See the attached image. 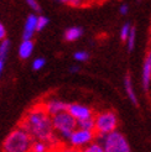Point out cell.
Listing matches in <instances>:
<instances>
[{"instance_id": "obj_13", "label": "cell", "mask_w": 151, "mask_h": 152, "mask_svg": "<svg viewBox=\"0 0 151 152\" xmlns=\"http://www.w3.org/2000/svg\"><path fill=\"white\" fill-rule=\"evenodd\" d=\"M56 147L50 145L48 142L45 141H34L32 147L30 152H56Z\"/></svg>"}, {"instance_id": "obj_10", "label": "cell", "mask_w": 151, "mask_h": 152, "mask_svg": "<svg viewBox=\"0 0 151 152\" xmlns=\"http://www.w3.org/2000/svg\"><path fill=\"white\" fill-rule=\"evenodd\" d=\"M124 89H125V93H126L128 98L130 99V102L134 105H138V96H136V93H135V89H134L133 82H131V78L129 74H126L124 78Z\"/></svg>"}, {"instance_id": "obj_23", "label": "cell", "mask_w": 151, "mask_h": 152, "mask_svg": "<svg viewBox=\"0 0 151 152\" xmlns=\"http://www.w3.org/2000/svg\"><path fill=\"white\" fill-rule=\"evenodd\" d=\"M48 25V19L46 16H39V20H37V31H42Z\"/></svg>"}, {"instance_id": "obj_26", "label": "cell", "mask_w": 151, "mask_h": 152, "mask_svg": "<svg viewBox=\"0 0 151 152\" xmlns=\"http://www.w3.org/2000/svg\"><path fill=\"white\" fill-rule=\"evenodd\" d=\"M144 63L147 64V66L150 67V69H151V48H150L149 52L146 53V57H145V59H144Z\"/></svg>"}, {"instance_id": "obj_16", "label": "cell", "mask_w": 151, "mask_h": 152, "mask_svg": "<svg viewBox=\"0 0 151 152\" xmlns=\"http://www.w3.org/2000/svg\"><path fill=\"white\" fill-rule=\"evenodd\" d=\"M82 151L83 152H105L103 145L98 141H93L92 143H89V145L86 146L84 148H82Z\"/></svg>"}, {"instance_id": "obj_3", "label": "cell", "mask_w": 151, "mask_h": 152, "mask_svg": "<svg viewBox=\"0 0 151 152\" xmlns=\"http://www.w3.org/2000/svg\"><path fill=\"white\" fill-rule=\"evenodd\" d=\"M95 141L102 143L105 152H131L126 137L118 130L104 136L97 135Z\"/></svg>"}, {"instance_id": "obj_4", "label": "cell", "mask_w": 151, "mask_h": 152, "mask_svg": "<svg viewBox=\"0 0 151 152\" xmlns=\"http://www.w3.org/2000/svg\"><path fill=\"white\" fill-rule=\"evenodd\" d=\"M52 124H54L56 135L61 136L62 139H65L67 141L71 137L72 132L78 127L77 120H76L68 111L59 113L57 115L52 116Z\"/></svg>"}, {"instance_id": "obj_14", "label": "cell", "mask_w": 151, "mask_h": 152, "mask_svg": "<svg viewBox=\"0 0 151 152\" xmlns=\"http://www.w3.org/2000/svg\"><path fill=\"white\" fill-rule=\"evenodd\" d=\"M82 35H83V30L81 27L73 26V27H70V28L66 30L65 39H66V41H68V42H73L76 40H78Z\"/></svg>"}, {"instance_id": "obj_6", "label": "cell", "mask_w": 151, "mask_h": 152, "mask_svg": "<svg viewBox=\"0 0 151 152\" xmlns=\"http://www.w3.org/2000/svg\"><path fill=\"white\" fill-rule=\"evenodd\" d=\"M97 134L95 131H89V130H83V129L77 127L72 132L71 137L68 139V145L77 147V148H84L89 143L95 141Z\"/></svg>"}, {"instance_id": "obj_27", "label": "cell", "mask_w": 151, "mask_h": 152, "mask_svg": "<svg viewBox=\"0 0 151 152\" xmlns=\"http://www.w3.org/2000/svg\"><path fill=\"white\" fill-rule=\"evenodd\" d=\"M5 35H6V30H5L4 25L0 22V41H4L5 40Z\"/></svg>"}, {"instance_id": "obj_31", "label": "cell", "mask_w": 151, "mask_h": 152, "mask_svg": "<svg viewBox=\"0 0 151 152\" xmlns=\"http://www.w3.org/2000/svg\"><path fill=\"white\" fill-rule=\"evenodd\" d=\"M87 1L90 4V3H93V1H99V0H87Z\"/></svg>"}, {"instance_id": "obj_35", "label": "cell", "mask_w": 151, "mask_h": 152, "mask_svg": "<svg viewBox=\"0 0 151 152\" xmlns=\"http://www.w3.org/2000/svg\"><path fill=\"white\" fill-rule=\"evenodd\" d=\"M0 152H1V151H0Z\"/></svg>"}, {"instance_id": "obj_33", "label": "cell", "mask_w": 151, "mask_h": 152, "mask_svg": "<svg viewBox=\"0 0 151 152\" xmlns=\"http://www.w3.org/2000/svg\"><path fill=\"white\" fill-rule=\"evenodd\" d=\"M138 1H141V0H138Z\"/></svg>"}, {"instance_id": "obj_11", "label": "cell", "mask_w": 151, "mask_h": 152, "mask_svg": "<svg viewBox=\"0 0 151 152\" xmlns=\"http://www.w3.org/2000/svg\"><path fill=\"white\" fill-rule=\"evenodd\" d=\"M34 52V42L31 40H22L19 46V56L22 59H26Z\"/></svg>"}, {"instance_id": "obj_20", "label": "cell", "mask_w": 151, "mask_h": 152, "mask_svg": "<svg viewBox=\"0 0 151 152\" xmlns=\"http://www.w3.org/2000/svg\"><path fill=\"white\" fill-rule=\"evenodd\" d=\"M73 58L77 61V62H86L89 58V53L87 51H77V52H74Z\"/></svg>"}, {"instance_id": "obj_12", "label": "cell", "mask_w": 151, "mask_h": 152, "mask_svg": "<svg viewBox=\"0 0 151 152\" xmlns=\"http://www.w3.org/2000/svg\"><path fill=\"white\" fill-rule=\"evenodd\" d=\"M141 84L144 90H150L151 88V69L147 64H142V71H141Z\"/></svg>"}, {"instance_id": "obj_21", "label": "cell", "mask_w": 151, "mask_h": 152, "mask_svg": "<svg viewBox=\"0 0 151 152\" xmlns=\"http://www.w3.org/2000/svg\"><path fill=\"white\" fill-rule=\"evenodd\" d=\"M56 152H83L82 148H77V147H73V146H70V145H62L59 146Z\"/></svg>"}, {"instance_id": "obj_32", "label": "cell", "mask_w": 151, "mask_h": 152, "mask_svg": "<svg viewBox=\"0 0 151 152\" xmlns=\"http://www.w3.org/2000/svg\"><path fill=\"white\" fill-rule=\"evenodd\" d=\"M150 48H151V37H150Z\"/></svg>"}, {"instance_id": "obj_2", "label": "cell", "mask_w": 151, "mask_h": 152, "mask_svg": "<svg viewBox=\"0 0 151 152\" xmlns=\"http://www.w3.org/2000/svg\"><path fill=\"white\" fill-rule=\"evenodd\" d=\"M34 139L24 129L18 126L4 139L1 143V152H30L34 143Z\"/></svg>"}, {"instance_id": "obj_28", "label": "cell", "mask_w": 151, "mask_h": 152, "mask_svg": "<svg viewBox=\"0 0 151 152\" xmlns=\"http://www.w3.org/2000/svg\"><path fill=\"white\" fill-rule=\"evenodd\" d=\"M79 71V67L78 66H72L71 68H70V72L71 73H76V72H78Z\"/></svg>"}, {"instance_id": "obj_9", "label": "cell", "mask_w": 151, "mask_h": 152, "mask_svg": "<svg viewBox=\"0 0 151 152\" xmlns=\"http://www.w3.org/2000/svg\"><path fill=\"white\" fill-rule=\"evenodd\" d=\"M37 20H39V16H36V15H29L27 16L24 26V34H22L24 40H31L34 34L37 32Z\"/></svg>"}, {"instance_id": "obj_18", "label": "cell", "mask_w": 151, "mask_h": 152, "mask_svg": "<svg viewBox=\"0 0 151 152\" xmlns=\"http://www.w3.org/2000/svg\"><path fill=\"white\" fill-rule=\"evenodd\" d=\"M9 50H10V41L4 40V41L0 42V59H4L5 61Z\"/></svg>"}, {"instance_id": "obj_29", "label": "cell", "mask_w": 151, "mask_h": 152, "mask_svg": "<svg viewBox=\"0 0 151 152\" xmlns=\"http://www.w3.org/2000/svg\"><path fill=\"white\" fill-rule=\"evenodd\" d=\"M3 69H4V59H0V74H1Z\"/></svg>"}, {"instance_id": "obj_15", "label": "cell", "mask_w": 151, "mask_h": 152, "mask_svg": "<svg viewBox=\"0 0 151 152\" xmlns=\"http://www.w3.org/2000/svg\"><path fill=\"white\" fill-rule=\"evenodd\" d=\"M78 127L83 129V130H89V131H95V121H94V116L89 118L82 121H77Z\"/></svg>"}, {"instance_id": "obj_24", "label": "cell", "mask_w": 151, "mask_h": 152, "mask_svg": "<svg viewBox=\"0 0 151 152\" xmlns=\"http://www.w3.org/2000/svg\"><path fill=\"white\" fill-rule=\"evenodd\" d=\"M26 3H27V5L31 7L34 11H36V12H40V11H41L40 4L37 3V0H26Z\"/></svg>"}, {"instance_id": "obj_17", "label": "cell", "mask_w": 151, "mask_h": 152, "mask_svg": "<svg viewBox=\"0 0 151 152\" xmlns=\"http://www.w3.org/2000/svg\"><path fill=\"white\" fill-rule=\"evenodd\" d=\"M135 42H136V28L133 27L131 28V32L129 35L126 40V47H128V51H133L134 47H135Z\"/></svg>"}, {"instance_id": "obj_8", "label": "cell", "mask_w": 151, "mask_h": 152, "mask_svg": "<svg viewBox=\"0 0 151 152\" xmlns=\"http://www.w3.org/2000/svg\"><path fill=\"white\" fill-rule=\"evenodd\" d=\"M68 111L71 115L77 120V121H82V120H86L89 118H93L94 116V113L93 110L89 108V106L86 105H82L78 103H73L68 105Z\"/></svg>"}, {"instance_id": "obj_1", "label": "cell", "mask_w": 151, "mask_h": 152, "mask_svg": "<svg viewBox=\"0 0 151 152\" xmlns=\"http://www.w3.org/2000/svg\"><path fill=\"white\" fill-rule=\"evenodd\" d=\"M19 126L24 129L26 132H29L35 141L48 142L50 145L56 148L62 145L55 132L54 124H52V116L45 110L41 103L32 106L22 116L19 123Z\"/></svg>"}, {"instance_id": "obj_7", "label": "cell", "mask_w": 151, "mask_h": 152, "mask_svg": "<svg viewBox=\"0 0 151 152\" xmlns=\"http://www.w3.org/2000/svg\"><path fill=\"white\" fill-rule=\"evenodd\" d=\"M40 103L51 116H55L59 113L67 111L68 110V105H70L66 102H62L59 99H55V98H50V99H46V100L40 102Z\"/></svg>"}, {"instance_id": "obj_34", "label": "cell", "mask_w": 151, "mask_h": 152, "mask_svg": "<svg viewBox=\"0 0 151 152\" xmlns=\"http://www.w3.org/2000/svg\"><path fill=\"white\" fill-rule=\"evenodd\" d=\"M99 1H102V0H99Z\"/></svg>"}, {"instance_id": "obj_5", "label": "cell", "mask_w": 151, "mask_h": 152, "mask_svg": "<svg viewBox=\"0 0 151 152\" xmlns=\"http://www.w3.org/2000/svg\"><path fill=\"white\" fill-rule=\"evenodd\" d=\"M95 121V134L97 135H108L113 131H117L118 127V116L113 110H103L94 115Z\"/></svg>"}, {"instance_id": "obj_19", "label": "cell", "mask_w": 151, "mask_h": 152, "mask_svg": "<svg viewBox=\"0 0 151 152\" xmlns=\"http://www.w3.org/2000/svg\"><path fill=\"white\" fill-rule=\"evenodd\" d=\"M131 28H133V26L130 24H124L122 26V28H120V39H122L123 41L126 42L128 37H129V35L131 32Z\"/></svg>"}, {"instance_id": "obj_22", "label": "cell", "mask_w": 151, "mask_h": 152, "mask_svg": "<svg viewBox=\"0 0 151 152\" xmlns=\"http://www.w3.org/2000/svg\"><path fill=\"white\" fill-rule=\"evenodd\" d=\"M45 64H46V61H45V58L39 57V58L34 59V62H32V69L40 71V69H42V68L45 67Z\"/></svg>"}, {"instance_id": "obj_30", "label": "cell", "mask_w": 151, "mask_h": 152, "mask_svg": "<svg viewBox=\"0 0 151 152\" xmlns=\"http://www.w3.org/2000/svg\"><path fill=\"white\" fill-rule=\"evenodd\" d=\"M57 1H59V3H62V4H67V0H57Z\"/></svg>"}, {"instance_id": "obj_25", "label": "cell", "mask_w": 151, "mask_h": 152, "mask_svg": "<svg viewBox=\"0 0 151 152\" xmlns=\"http://www.w3.org/2000/svg\"><path fill=\"white\" fill-rule=\"evenodd\" d=\"M119 12L122 15H126L128 12H129V5L128 4H122L119 7Z\"/></svg>"}]
</instances>
